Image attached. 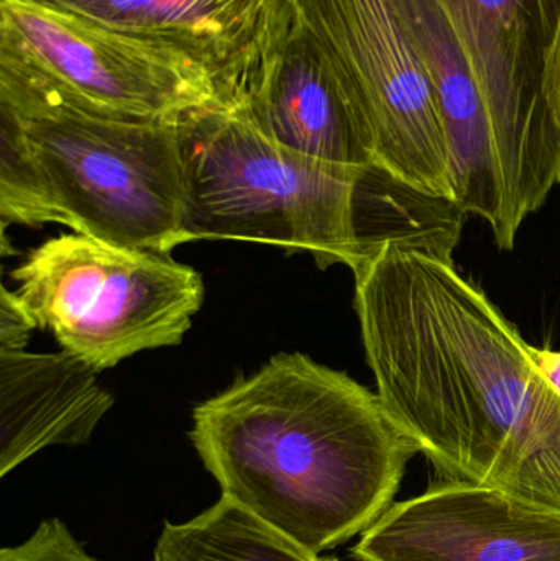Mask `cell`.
Here are the masks:
<instances>
[{"label": "cell", "instance_id": "obj_11", "mask_svg": "<svg viewBox=\"0 0 560 561\" xmlns=\"http://www.w3.org/2000/svg\"><path fill=\"white\" fill-rule=\"evenodd\" d=\"M430 75L449 150L453 203L502 230L503 193L485 102L437 0H395Z\"/></svg>", "mask_w": 560, "mask_h": 561}, {"label": "cell", "instance_id": "obj_14", "mask_svg": "<svg viewBox=\"0 0 560 561\" xmlns=\"http://www.w3.org/2000/svg\"><path fill=\"white\" fill-rule=\"evenodd\" d=\"M153 561H324L227 497L183 524H164Z\"/></svg>", "mask_w": 560, "mask_h": 561}, {"label": "cell", "instance_id": "obj_9", "mask_svg": "<svg viewBox=\"0 0 560 561\" xmlns=\"http://www.w3.org/2000/svg\"><path fill=\"white\" fill-rule=\"evenodd\" d=\"M219 105L268 140L312 160L368 173L367 138L334 72L286 0L259 45L217 79Z\"/></svg>", "mask_w": 560, "mask_h": 561}, {"label": "cell", "instance_id": "obj_13", "mask_svg": "<svg viewBox=\"0 0 560 561\" xmlns=\"http://www.w3.org/2000/svg\"><path fill=\"white\" fill-rule=\"evenodd\" d=\"M141 42L180 49L216 75L239 65L286 0H32Z\"/></svg>", "mask_w": 560, "mask_h": 561}, {"label": "cell", "instance_id": "obj_16", "mask_svg": "<svg viewBox=\"0 0 560 561\" xmlns=\"http://www.w3.org/2000/svg\"><path fill=\"white\" fill-rule=\"evenodd\" d=\"M36 329L13 290L2 287L0 296V346H26L30 332Z\"/></svg>", "mask_w": 560, "mask_h": 561}, {"label": "cell", "instance_id": "obj_8", "mask_svg": "<svg viewBox=\"0 0 560 561\" xmlns=\"http://www.w3.org/2000/svg\"><path fill=\"white\" fill-rule=\"evenodd\" d=\"M0 53L108 117L180 125L219 105L216 75L186 53L32 0H0Z\"/></svg>", "mask_w": 560, "mask_h": 561}, {"label": "cell", "instance_id": "obj_19", "mask_svg": "<svg viewBox=\"0 0 560 561\" xmlns=\"http://www.w3.org/2000/svg\"><path fill=\"white\" fill-rule=\"evenodd\" d=\"M324 561H339V560L338 559H332V557H331V559H324Z\"/></svg>", "mask_w": 560, "mask_h": 561}, {"label": "cell", "instance_id": "obj_7", "mask_svg": "<svg viewBox=\"0 0 560 561\" xmlns=\"http://www.w3.org/2000/svg\"><path fill=\"white\" fill-rule=\"evenodd\" d=\"M560 0H437L489 112L503 193L500 249L560 183L548 56Z\"/></svg>", "mask_w": 560, "mask_h": 561}, {"label": "cell", "instance_id": "obj_4", "mask_svg": "<svg viewBox=\"0 0 560 561\" xmlns=\"http://www.w3.org/2000/svg\"><path fill=\"white\" fill-rule=\"evenodd\" d=\"M178 128L181 242L266 243L308 252L321 270L361 262L367 252L362 184L372 170L358 173L279 147L229 108H201Z\"/></svg>", "mask_w": 560, "mask_h": 561}, {"label": "cell", "instance_id": "obj_12", "mask_svg": "<svg viewBox=\"0 0 560 561\" xmlns=\"http://www.w3.org/2000/svg\"><path fill=\"white\" fill-rule=\"evenodd\" d=\"M71 353L0 346V477L52 445L91 440L114 398Z\"/></svg>", "mask_w": 560, "mask_h": 561}, {"label": "cell", "instance_id": "obj_1", "mask_svg": "<svg viewBox=\"0 0 560 561\" xmlns=\"http://www.w3.org/2000/svg\"><path fill=\"white\" fill-rule=\"evenodd\" d=\"M457 242L456 230L381 240L352 270L378 398L449 480L560 514V392L459 275Z\"/></svg>", "mask_w": 560, "mask_h": 561}, {"label": "cell", "instance_id": "obj_5", "mask_svg": "<svg viewBox=\"0 0 560 561\" xmlns=\"http://www.w3.org/2000/svg\"><path fill=\"white\" fill-rule=\"evenodd\" d=\"M36 329L95 373L145 350L178 346L204 302L201 273L164 253L65 233L12 273Z\"/></svg>", "mask_w": 560, "mask_h": 561}, {"label": "cell", "instance_id": "obj_18", "mask_svg": "<svg viewBox=\"0 0 560 561\" xmlns=\"http://www.w3.org/2000/svg\"><path fill=\"white\" fill-rule=\"evenodd\" d=\"M533 359L539 371L551 382L552 388L560 392V352H552L548 348H536L529 346Z\"/></svg>", "mask_w": 560, "mask_h": 561}, {"label": "cell", "instance_id": "obj_15", "mask_svg": "<svg viewBox=\"0 0 560 561\" xmlns=\"http://www.w3.org/2000/svg\"><path fill=\"white\" fill-rule=\"evenodd\" d=\"M0 561H98L59 519L43 520L25 542L5 547Z\"/></svg>", "mask_w": 560, "mask_h": 561}, {"label": "cell", "instance_id": "obj_2", "mask_svg": "<svg viewBox=\"0 0 560 561\" xmlns=\"http://www.w3.org/2000/svg\"><path fill=\"white\" fill-rule=\"evenodd\" d=\"M190 438L224 497L312 556L364 534L420 454L377 392L302 353L196 405Z\"/></svg>", "mask_w": 560, "mask_h": 561}, {"label": "cell", "instance_id": "obj_6", "mask_svg": "<svg viewBox=\"0 0 560 561\" xmlns=\"http://www.w3.org/2000/svg\"><path fill=\"white\" fill-rule=\"evenodd\" d=\"M367 138L375 167L433 199L453 201L436 95L395 0H289Z\"/></svg>", "mask_w": 560, "mask_h": 561}, {"label": "cell", "instance_id": "obj_3", "mask_svg": "<svg viewBox=\"0 0 560 561\" xmlns=\"http://www.w3.org/2000/svg\"><path fill=\"white\" fill-rule=\"evenodd\" d=\"M178 125L89 111L0 53V219L170 255L181 242Z\"/></svg>", "mask_w": 560, "mask_h": 561}, {"label": "cell", "instance_id": "obj_10", "mask_svg": "<svg viewBox=\"0 0 560 561\" xmlns=\"http://www.w3.org/2000/svg\"><path fill=\"white\" fill-rule=\"evenodd\" d=\"M361 561H560V514L449 480L393 503L352 550Z\"/></svg>", "mask_w": 560, "mask_h": 561}, {"label": "cell", "instance_id": "obj_17", "mask_svg": "<svg viewBox=\"0 0 560 561\" xmlns=\"http://www.w3.org/2000/svg\"><path fill=\"white\" fill-rule=\"evenodd\" d=\"M546 72H548L549 101H551L552 111H555L556 117L560 122V2Z\"/></svg>", "mask_w": 560, "mask_h": 561}]
</instances>
